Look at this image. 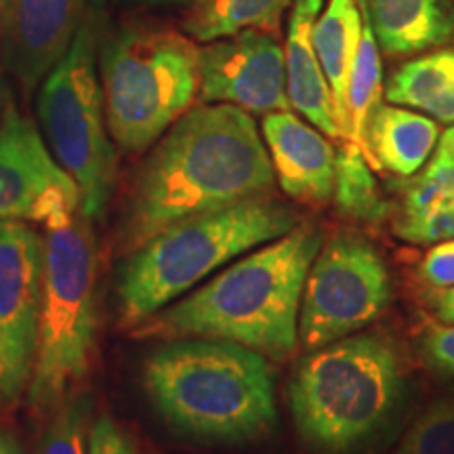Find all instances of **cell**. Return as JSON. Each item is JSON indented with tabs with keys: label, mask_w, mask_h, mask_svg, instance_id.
<instances>
[{
	"label": "cell",
	"mask_w": 454,
	"mask_h": 454,
	"mask_svg": "<svg viewBox=\"0 0 454 454\" xmlns=\"http://www.w3.org/2000/svg\"><path fill=\"white\" fill-rule=\"evenodd\" d=\"M301 223L297 211L268 194L164 227L129 253L118 278V325L133 331L244 253Z\"/></svg>",
	"instance_id": "obj_5"
},
{
	"label": "cell",
	"mask_w": 454,
	"mask_h": 454,
	"mask_svg": "<svg viewBox=\"0 0 454 454\" xmlns=\"http://www.w3.org/2000/svg\"><path fill=\"white\" fill-rule=\"evenodd\" d=\"M87 454H137V448L114 419L99 417L89 427Z\"/></svg>",
	"instance_id": "obj_27"
},
{
	"label": "cell",
	"mask_w": 454,
	"mask_h": 454,
	"mask_svg": "<svg viewBox=\"0 0 454 454\" xmlns=\"http://www.w3.org/2000/svg\"><path fill=\"white\" fill-rule=\"evenodd\" d=\"M406 371L394 340L356 333L314 349L294 368L288 402L301 442L314 454H360L394 421Z\"/></svg>",
	"instance_id": "obj_4"
},
{
	"label": "cell",
	"mask_w": 454,
	"mask_h": 454,
	"mask_svg": "<svg viewBox=\"0 0 454 454\" xmlns=\"http://www.w3.org/2000/svg\"><path fill=\"white\" fill-rule=\"evenodd\" d=\"M202 104H231L248 114L291 110L286 59L274 34L244 30L198 49Z\"/></svg>",
	"instance_id": "obj_11"
},
{
	"label": "cell",
	"mask_w": 454,
	"mask_h": 454,
	"mask_svg": "<svg viewBox=\"0 0 454 454\" xmlns=\"http://www.w3.org/2000/svg\"><path fill=\"white\" fill-rule=\"evenodd\" d=\"M293 0H198L185 20V32L198 43H213L244 30L276 34Z\"/></svg>",
	"instance_id": "obj_20"
},
{
	"label": "cell",
	"mask_w": 454,
	"mask_h": 454,
	"mask_svg": "<svg viewBox=\"0 0 454 454\" xmlns=\"http://www.w3.org/2000/svg\"><path fill=\"white\" fill-rule=\"evenodd\" d=\"M325 0H293L286 41V93L291 107L333 139L340 137L333 95L311 43L316 17Z\"/></svg>",
	"instance_id": "obj_15"
},
{
	"label": "cell",
	"mask_w": 454,
	"mask_h": 454,
	"mask_svg": "<svg viewBox=\"0 0 454 454\" xmlns=\"http://www.w3.org/2000/svg\"><path fill=\"white\" fill-rule=\"evenodd\" d=\"M84 0H0V41L9 70L26 90L59 64L82 24Z\"/></svg>",
	"instance_id": "obj_13"
},
{
	"label": "cell",
	"mask_w": 454,
	"mask_h": 454,
	"mask_svg": "<svg viewBox=\"0 0 454 454\" xmlns=\"http://www.w3.org/2000/svg\"><path fill=\"white\" fill-rule=\"evenodd\" d=\"M362 24L364 17H362L360 0H331L311 30V43L331 89L334 118L345 141H349L348 82L360 44Z\"/></svg>",
	"instance_id": "obj_17"
},
{
	"label": "cell",
	"mask_w": 454,
	"mask_h": 454,
	"mask_svg": "<svg viewBox=\"0 0 454 454\" xmlns=\"http://www.w3.org/2000/svg\"><path fill=\"white\" fill-rule=\"evenodd\" d=\"M200 89L198 49L187 36L127 26L101 51V93L112 139L144 152L194 104Z\"/></svg>",
	"instance_id": "obj_7"
},
{
	"label": "cell",
	"mask_w": 454,
	"mask_h": 454,
	"mask_svg": "<svg viewBox=\"0 0 454 454\" xmlns=\"http://www.w3.org/2000/svg\"><path fill=\"white\" fill-rule=\"evenodd\" d=\"M81 198L36 124L13 104L0 118V221L43 223L59 202Z\"/></svg>",
	"instance_id": "obj_12"
},
{
	"label": "cell",
	"mask_w": 454,
	"mask_h": 454,
	"mask_svg": "<svg viewBox=\"0 0 454 454\" xmlns=\"http://www.w3.org/2000/svg\"><path fill=\"white\" fill-rule=\"evenodd\" d=\"M43 137L59 167L74 179L89 219L104 217L116 184L118 158L107 130L98 78V32L82 20L59 64L38 93Z\"/></svg>",
	"instance_id": "obj_8"
},
{
	"label": "cell",
	"mask_w": 454,
	"mask_h": 454,
	"mask_svg": "<svg viewBox=\"0 0 454 454\" xmlns=\"http://www.w3.org/2000/svg\"><path fill=\"white\" fill-rule=\"evenodd\" d=\"M419 351L431 371L454 379V322H431L419 334Z\"/></svg>",
	"instance_id": "obj_26"
},
{
	"label": "cell",
	"mask_w": 454,
	"mask_h": 454,
	"mask_svg": "<svg viewBox=\"0 0 454 454\" xmlns=\"http://www.w3.org/2000/svg\"><path fill=\"white\" fill-rule=\"evenodd\" d=\"M274 177L251 114L231 104L192 107L141 164L122 221V251L133 253L177 221L268 194Z\"/></svg>",
	"instance_id": "obj_1"
},
{
	"label": "cell",
	"mask_w": 454,
	"mask_h": 454,
	"mask_svg": "<svg viewBox=\"0 0 454 454\" xmlns=\"http://www.w3.org/2000/svg\"><path fill=\"white\" fill-rule=\"evenodd\" d=\"M391 274L383 254L356 231H337L322 244L305 280L299 343L320 349L364 331L387 309Z\"/></svg>",
	"instance_id": "obj_9"
},
{
	"label": "cell",
	"mask_w": 454,
	"mask_h": 454,
	"mask_svg": "<svg viewBox=\"0 0 454 454\" xmlns=\"http://www.w3.org/2000/svg\"><path fill=\"white\" fill-rule=\"evenodd\" d=\"M0 223H3V221H0Z\"/></svg>",
	"instance_id": "obj_33"
},
{
	"label": "cell",
	"mask_w": 454,
	"mask_h": 454,
	"mask_svg": "<svg viewBox=\"0 0 454 454\" xmlns=\"http://www.w3.org/2000/svg\"><path fill=\"white\" fill-rule=\"evenodd\" d=\"M325 236L301 223L244 253L190 294L135 326V339H219L270 360H286L299 345V314L308 271Z\"/></svg>",
	"instance_id": "obj_2"
},
{
	"label": "cell",
	"mask_w": 454,
	"mask_h": 454,
	"mask_svg": "<svg viewBox=\"0 0 454 454\" xmlns=\"http://www.w3.org/2000/svg\"><path fill=\"white\" fill-rule=\"evenodd\" d=\"M51 421L41 442V454H87L89 406L87 400L72 395L49 414Z\"/></svg>",
	"instance_id": "obj_24"
},
{
	"label": "cell",
	"mask_w": 454,
	"mask_h": 454,
	"mask_svg": "<svg viewBox=\"0 0 454 454\" xmlns=\"http://www.w3.org/2000/svg\"><path fill=\"white\" fill-rule=\"evenodd\" d=\"M391 454H454V397L431 402Z\"/></svg>",
	"instance_id": "obj_23"
},
{
	"label": "cell",
	"mask_w": 454,
	"mask_h": 454,
	"mask_svg": "<svg viewBox=\"0 0 454 454\" xmlns=\"http://www.w3.org/2000/svg\"><path fill=\"white\" fill-rule=\"evenodd\" d=\"M387 101L454 122V49L406 61L387 84Z\"/></svg>",
	"instance_id": "obj_19"
},
{
	"label": "cell",
	"mask_w": 454,
	"mask_h": 454,
	"mask_svg": "<svg viewBox=\"0 0 454 454\" xmlns=\"http://www.w3.org/2000/svg\"><path fill=\"white\" fill-rule=\"evenodd\" d=\"M90 223L81 198L59 202L43 221L41 331L26 391L36 414L55 412L70 400L93 362L99 253Z\"/></svg>",
	"instance_id": "obj_6"
},
{
	"label": "cell",
	"mask_w": 454,
	"mask_h": 454,
	"mask_svg": "<svg viewBox=\"0 0 454 454\" xmlns=\"http://www.w3.org/2000/svg\"><path fill=\"white\" fill-rule=\"evenodd\" d=\"M261 130L284 194L301 204L325 207L333 198L337 168L331 141L291 110L265 114Z\"/></svg>",
	"instance_id": "obj_14"
},
{
	"label": "cell",
	"mask_w": 454,
	"mask_h": 454,
	"mask_svg": "<svg viewBox=\"0 0 454 454\" xmlns=\"http://www.w3.org/2000/svg\"><path fill=\"white\" fill-rule=\"evenodd\" d=\"M394 231L402 240L412 244L454 240V185L440 208L419 219H397L394 223Z\"/></svg>",
	"instance_id": "obj_25"
},
{
	"label": "cell",
	"mask_w": 454,
	"mask_h": 454,
	"mask_svg": "<svg viewBox=\"0 0 454 454\" xmlns=\"http://www.w3.org/2000/svg\"><path fill=\"white\" fill-rule=\"evenodd\" d=\"M438 150H442V152H446L448 156H452L454 158V127H450L446 130L444 135H442L440 137V147Z\"/></svg>",
	"instance_id": "obj_31"
},
{
	"label": "cell",
	"mask_w": 454,
	"mask_h": 454,
	"mask_svg": "<svg viewBox=\"0 0 454 454\" xmlns=\"http://www.w3.org/2000/svg\"><path fill=\"white\" fill-rule=\"evenodd\" d=\"M0 101H3V81H0Z\"/></svg>",
	"instance_id": "obj_32"
},
{
	"label": "cell",
	"mask_w": 454,
	"mask_h": 454,
	"mask_svg": "<svg viewBox=\"0 0 454 454\" xmlns=\"http://www.w3.org/2000/svg\"><path fill=\"white\" fill-rule=\"evenodd\" d=\"M423 282L434 288L454 286V240L435 242L423 257L421 270Z\"/></svg>",
	"instance_id": "obj_28"
},
{
	"label": "cell",
	"mask_w": 454,
	"mask_h": 454,
	"mask_svg": "<svg viewBox=\"0 0 454 454\" xmlns=\"http://www.w3.org/2000/svg\"><path fill=\"white\" fill-rule=\"evenodd\" d=\"M379 49L412 55L454 38V9L448 0H360Z\"/></svg>",
	"instance_id": "obj_16"
},
{
	"label": "cell",
	"mask_w": 454,
	"mask_h": 454,
	"mask_svg": "<svg viewBox=\"0 0 454 454\" xmlns=\"http://www.w3.org/2000/svg\"><path fill=\"white\" fill-rule=\"evenodd\" d=\"M141 383L162 421L192 440L248 444L278 425L270 360L230 340H168L145 357Z\"/></svg>",
	"instance_id": "obj_3"
},
{
	"label": "cell",
	"mask_w": 454,
	"mask_h": 454,
	"mask_svg": "<svg viewBox=\"0 0 454 454\" xmlns=\"http://www.w3.org/2000/svg\"><path fill=\"white\" fill-rule=\"evenodd\" d=\"M372 170L360 147L345 141L337 150L333 198L339 211L348 217L364 223H381L387 217L389 204L379 192Z\"/></svg>",
	"instance_id": "obj_22"
},
{
	"label": "cell",
	"mask_w": 454,
	"mask_h": 454,
	"mask_svg": "<svg viewBox=\"0 0 454 454\" xmlns=\"http://www.w3.org/2000/svg\"><path fill=\"white\" fill-rule=\"evenodd\" d=\"M0 454H24L13 435H9L3 429H0Z\"/></svg>",
	"instance_id": "obj_30"
},
{
	"label": "cell",
	"mask_w": 454,
	"mask_h": 454,
	"mask_svg": "<svg viewBox=\"0 0 454 454\" xmlns=\"http://www.w3.org/2000/svg\"><path fill=\"white\" fill-rule=\"evenodd\" d=\"M362 9V3H360ZM362 36L360 44H357L354 66L349 72L348 82V112H349V141L360 147L368 164L377 170V162L371 154V147L366 141V129L371 122V116L381 106L383 95V67H381V51H379V43L374 38V32L368 17L362 9Z\"/></svg>",
	"instance_id": "obj_21"
},
{
	"label": "cell",
	"mask_w": 454,
	"mask_h": 454,
	"mask_svg": "<svg viewBox=\"0 0 454 454\" xmlns=\"http://www.w3.org/2000/svg\"><path fill=\"white\" fill-rule=\"evenodd\" d=\"M440 139V129L423 114L397 106H379L366 129V141L377 168L397 177L419 173Z\"/></svg>",
	"instance_id": "obj_18"
},
{
	"label": "cell",
	"mask_w": 454,
	"mask_h": 454,
	"mask_svg": "<svg viewBox=\"0 0 454 454\" xmlns=\"http://www.w3.org/2000/svg\"><path fill=\"white\" fill-rule=\"evenodd\" d=\"M43 236L27 221L0 223V411L26 397L41 331Z\"/></svg>",
	"instance_id": "obj_10"
},
{
	"label": "cell",
	"mask_w": 454,
	"mask_h": 454,
	"mask_svg": "<svg viewBox=\"0 0 454 454\" xmlns=\"http://www.w3.org/2000/svg\"><path fill=\"white\" fill-rule=\"evenodd\" d=\"M435 311H438L440 322H454V286L444 288L435 303Z\"/></svg>",
	"instance_id": "obj_29"
}]
</instances>
